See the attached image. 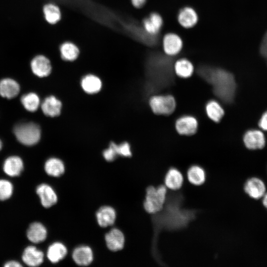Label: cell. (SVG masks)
<instances>
[{
    "instance_id": "21",
    "label": "cell",
    "mask_w": 267,
    "mask_h": 267,
    "mask_svg": "<svg viewBox=\"0 0 267 267\" xmlns=\"http://www.w3.org/2000/svg\"><path fill=\"white\" fill-rule=\"evenodd\" d=\"M62 103L55 96L46 97L41 104V109L44 114L48 117H56L61 113Z\"/></svg>"
},
{
    "instance_id": "28",
    "label": "cell",
    "mask_w": 267,
    "mask_h": 267,
    "mask_svg": "<svg viewBox=\"0 0 267 267\" xmlns=\"http://www.w3.org/2000/svg\"><path fill=\"white\" fill-rule=\"evenodd\" d=\"M206 178L205 170L198 165L191 166L187 171V178L188 181L194 185L199 186L204 183Z\"/></svg>"
},
{
    "instance_id": "37",
    "label": "cell",
    "mask_w": 267,
    "mask_h": 267,
    "mask_svg": "<svg viewBox=\"0 0 267 267\" xmlns=\"http://www.w3.org/2000/svg\"><path fill=\"white\" fill-rule=\"evenodd\" d=\"M5 267H22V265L18 262L14 260H11L7 262L4 265Z\"/></svg>"
},
{
    "instance_id": "22",
    "label": "cell",
    "mask_w": 267,
    "mask_h": 267,
    "mask_svg": "<svg viewBox=\"0 0 267 267\" xmlns=\"http://www.w3.org/2000/svg\"><path fill=\"white\" fill-rule=\"evenodd\" d=\"M182 173L177 169L172 168L167 172L164 178L165 186L172 190H177L180 188L183 182Z\"/></svg>"
},
{
    "instance_id": "8",
    "label": "cell",
    "mask_w": 267,
    "mask_h": 267,
    "mask_svg": "<svg viewBox=\"0 0 267 267\" xmlns=\"http://www.w3.org/2000/svg\"><path fill=\"white\" fill-rule=\"evenodd\" d=\"M104 240L107 248L113 252L122 250L125 244V235L117 228H113L107 232L104 236Z\"/></svg>"
},
{
    "instance_id": "32",
    "label": "cell",
    "mask_w": 267,
    "mask_h": 267,
    "mask_svg": "<svg viewBox=\"0 0 267 267\" xmlns=\"http://www.w3.org/2000/svg\"><path fill=\"white\" fill-rule=\"evenodd\" d=\"M13 185L11 181L5 179H0V201L9 199L12 195Z\"/></svg>"
},
{
    "instance_id": "29",
    "label": "cell",
    "mask_w": 267,
    "mask_h": 267,
    "mask_svg": "<svg viewBox=\"0 0 267 267\" xmlns=\"http://www.w3.org/2000/svg\"><path fill=\"white\" fill-rule=\"evenodd\" d=\"M60 52L62 58L66 61H74L79 54L78 47L71 42H66L60 46Z\"/></svg>"
},
{
    "instance_id": "15",
    "label": "cell",
    "mask_w": 267,
    "mask_h": 267,
    "mask_svg": "<svg viewBox=\"0 0 267 267\" xmlns=\"http://www.w3.org/2000/svg\"><path fill=\"white\" fill-rule=\"evenodd\" d=\"M2 170L4 173L10 177H18L24 170L23 161L18 156H9L4 160Z\"/></svg>"
},
{
    "instance_id": "16",
    "label": "cell",
    "mask_w": 267,
    "mask_h": 267,
    "mask_svg": "<svg viewBox=\"0 0 267 267\" xmlns=\"http://www.w3.org/2000/svg\"><path fill=\"white\" fill-rule=\"evenodd\" d=\"M116 216L115 210L110 206L101 207L95 214L97 222L101 227H107L113 225Z\"/></svg>"
},
{
    "instance_id": "11",
    "label": "cell",
    "mask_w": 267,
    "mask_h": 267,
    "mask_svg": "<svg viewBox=\"0 0 267 267\" xmlns=\"http://www.w3.org/2000/svg\"><path fill=\"white\" fill-rule=\"evenodd\" d=\"M73 261L79 266L86 267L90 265L94 257L91 248L87 245H81L75 248L72 252Z\"/></svg>"
},
{
    "instance_id": "5",
    "label": "cell",
    "mask_w": 267,
    "mask_h": 267,
    "mask_svg": "<svg viewBox=\"0 0 267 267\" xmlns=\"http://www.w3.org/2000/svg\"><path fill=\"white\" fill-rule=\"evenodd\" d=\"M149 103L152 112L158 115H169L176 107L175 97L171 94H156L151 96Z\"/></svg>"
},
{
    "instance_id": "1",
    "label": "cell",
    "mask_w": 267,
    "mask_h": 267,
    "mask_svg": "<svg viewBox=\"0 0 267 267\" xmlns=\"http://www.w3.org/2000/svg\"><path fill=\"white\" fill-rule=\"evenodd\" d=\"M198 74L212 86L215 94L226 103L232 102L236 85L234 77L228 71L209 65H201L197 69Z\"/></svg>"
},
{
    "instance_id": "2",
    "label": "cell",
    "mask_w": 267,
    "mask_h": 267,
    "mask_svg": "<svg viewBox=\"0 0 267 267\" xmlns=\"http://www.w3.org/2000/svg\"><path fill=\"white\" fill-rule=\"evenodd\" d=\"M174 64L171 56L160 52H154L149 56L148 69L159 87L165 86L173 80Z\"/></svg>"
},
{
    "instance_id": "14",
    "label": "cell",
    "mask_w": 267,
    "mask_h": 267,
    "mask_svg": "<svg viewBox=\"0 0 267 267\" xmlns=\"http://www.w3.org/2000/svg\"><path fill=\"white\" fill-rule=\"evenodd\" d=\"M26 236L31 242L34 244L40 243L46 239L47 230L42 223L35 222L29 225L26 231Z\"/></svg>"
},
{
    "instance_id": "36",
    "label": "cell",
    "mask_w": 267,
    "mask_h": 267,
    "mask_svg": "<svg viewBox=\"0 0 267 267\" xmlns=\"http://www.w3.org/2000/svg\"><path fill=\"white\" fill-rule=\"evenodd\" d=\"M259 126L262 130L267 131V110L262 115L259 122Z\"/></svg>"
},
{
    "instance_id": "33",
    "label": "cell",
    "mask_w": 267,
    "mask_h": 267,
    "mask_svg": "<svg viewBox=\"0 0 267 267\" xmlns=\"http://www.w3.org/2000/svg\"><path fill=\"white\" fill-rule=\"evenodd\" d=\"M110 143L114 147L117 155L126 157H129L132 156L131 146L128 142H124L119 144H117L114 142H111Z\"/></svg>"
},
{
    "instance_id": "24",
    "label": "cell",
    "mask_w": 267,
    "mask_h": 267,
    "mask_svg": "<svg viewBox=\"0 0 267 267\" xmlns=\"http://www.w3.org/2000/svg\"><path fill=\"white\" fill-rule=\"evenodd\" d=\"M44 170L47 175L57 178L63 175L65 171V167L61 160L57 158L51 157L45 161Z\"/></svg>"
},
{
    "instance_id": "38",
    "label": "cell",
    "mask_w": 267,
    "mask_h": 267,
    "mask_svg": "<svg viewBox=\"0 0 267 267\" xmlns=\"http://www.w3.org/2000/svg\"><path fill=\"white\" fill-rule=\"evenodd\" d=\"M131 1L134 7L140 8L145 4L146 0H131Z\"/></svg>"
},
{
    "instance_id": "27",
    "label": "cell",
    "mask_w": 267,
    "mask_h": 267,
    "mask_svg": "<svg viewBox=\"0 0 267 267\" xmlns=\"http://www.w3.org/2000/svg\"><path fill=\"white\" fill-rule=\"evenodd\" d=\"M174 73L181 78L190 77L194 72V66L191 61L186 58H180L174 64Z\"/></svg>"
},
{
    "instance_id": "20",
    "label": "cell",
    "mask_w": 267,
    "mask_h": 267,
    "mask_svg": "<svg viewBox=\"0 0 267 267\" xmlns=\"http://www.w3.org/2000/svg\"><path fill=\"white\" fill-rule=\"evenodd\" d=\"M68 253L66 246L60 242L51 244L46 251V257L53 264L57 263L63 260Z\"/></svg>"
},
{
    "instance_id": "26",
    "label": "cell",
    "mask_w": 267,
    "mask_h": 267,
    "mask_svg": "<svg viewBox=\"0 0 267 267\" xmlns=\"http://www.w3.org/2000/svg\"><path fill=\"white\" fill-rule=\"evenodd\" d=\"M81 85L84 90L89 94H94L100 91L102 87L100 79L97 76L89 74L84 76L81 80Z\"/></svg>"
},
{
    "instance_id": "23",
    "label": "cell",
    "mask_w": 267,
    "mask_h": 267,
    "mask_svg": "<svg viewBox=\"0 0 267 267\" xmlns=\"http://www.w3.org/2000/svg\"><path fill=\"white\" fill-rule=\"evenodd\" d=\"M20 86L13 79L4 78L0 81V95L7 99L15 97L19 93Z\"/></svg>"
},
{
    "instance_id": "3",
    "label": "cell",
    "mask_w": 267,
    "mask_h": 267,
    "mask_svg": "<svg viewBox=\"0 0 267 267\" xmlns=\"http://www.w3.org/2000/svg\"><path fill=\"white\" fill-rule=\"evenodd\" d=\"M167 188L165 185L157 187L150 186L147 188L143 202V207L146 212L155 214L162 210L166 202Z\"/></svg>"
},
{
    "instance_id": "7",
    "label": "cell",
    "mask_w": 267,
    "mask_h": 267,
    "mask_svg": "<svg viewBox=\"0 0 267 267\" xmlns=\"http://www.w3.org/2000/svg\"><path fill=\"white\" fill-rule=\"evenodd\" d=\"M36 192L43 207L48 208L55 205L58 196L54 189L49 184L43 183L36 188Z\"/></svg>"
},
{
    "instance_id": "12",
    "label": "cell",
    "mask_w": 267,
    "mask_h": 267,
    "mask_svg": "<svg viewBox=\"0 0 267 267\" xmlns=\"http://www.w3.org/2000/svg\"><path fill=\"white\" fill-rule=\"evenodd\" d=\"M243 142L245 146L252 150L263 148L266 143L264 134L258 130H250L243 136Z\"/></svg>"
},
{
    "instance_id": "17",
    "label": "cell",
    "mask_w": 267,
    "mask_h": 267,
    "mask_svg": "<svg viewBox=\"0 0 267 267\" xmlns=\"http://www.w3.org/2000/svg\"><path fill=\"white\" fill-rule=\"evenodd\" d=\"M244 189L250 197L255 199L263 197L266 192L264 182L258 178L248 179L245 183Z\"/></svg>"
},
{
    "instance_id": "10",
    "label": "cell",
    "mask_w": 267,
    "mask_h": 267,
    "mask_svg": "<svg viewBox=\"0 0 267 267\" xmlns=\"http://www.w3.org/2000/svg\"><path fill=\"white\" fill-rule=\"evenodd\" d=\"M163 46L165 53L172 57L180 51L182 47V41L177 34L168 33L163 38Z\"/></svg>"
},
{
    "instance_id": "40",
    "label": "cell",
    "mask_w": 267,
    "mask_h": 267,
    "mask_svg": "<svg viewBox=\"0 0 267 267\" xmlns=\"http://www.w3.org/2000/svg\"><path fill=\"white\" fill-rule=\"evenodd\" d=\"M2 142L1 140L0 139V151L2 148Z\"/></svg>"
},
{
    "instance_id": "9",
    "label": "cell",
    "mask_w": 267,
    "mask_h": 267,
    "mask_svg": "<svg viewBox=\"0 0 267 267\" xmlns=\"http://www.w3.org/2000/svg\"><path fill=\"white\" fill-rule=\"evenodd\" d=\"M23 262L31 267L40 266L44 261V253L36 246L30 245L26 247L21 256Z\"/></svg>"
},
{
    "instance_id": "39",
    "label": "cell",
    "mask_w": 267,
    "mask_h": 267,
    "mask_svg": "<svg viewBox=\"0 0 267 267\" xmlns=\"http://www.w3.org/2000/svg\"><path fill=\"white\" fill-rule=\"evenodd\" d=\"M263 204L264 206L267 209V193L265 194L263 196Z\"/></svg>"
},
{
    "instance_id": "19",
    "label": "cell",
    "mask_w": 267,
    "mask_h": 267,
    "mask_svg": "<svg viewBox=\"0 0 267 267\" xmlns=\"http://www.w3.org/2000/svg\"><path fill=\"white\" fill-rule=\"evenodd\" d=\"M198 20L197 13L191 7H184L178 11V22L181 26L185 28H190L194 27L197 24Z\"/></svg>"
},
{
    "instance_id": "35",
    "label": "cell",
    "mask_w": 267,
    "mask_h": 267,
    "mask_svg": "<svg viewBox=\"0 0 267 267\" xmlns=\"http://www.w3.org/2000/svg\"><path fill=\"white\" fill-rule=\"evenodd\" d=\"M260 50L261 55L267 60V32L262 40Z\"/></svg>"
},
{
    "instance_id": "25",
    "label": "cell",
    "mask_w": 267,
    "mask_h": 267,
    "mask_svg": "<svg viewBox=\"0 0 267 267\" xmlns=\"http://www.w3.org/2000/svg\"><path fill=\"white\" fill-rule=\"evenodd\" d=\"M208 117L215 123L220 122L224 115V111L220 102L215 99L208 101L205 105Z\"/></svg>"
},
{
    "instance_id": "6",
    "label": "cell",
    "mask_w": 267,
    "mask_h": 267,
    "mask_svg": "<svg viewBox=\"0 0 267 267\" xmlns=\"http://www.w3.org/2000/svg\"><path fill=\"white\" fill-rule=\"evenodd\" d=\"M198 127V122L197 119L189 115L179 117L175 122V129L180 135H193L196 133Z\"/></svg>"
},
{
    "instance_id": "30",
    "label": "cell",
    "mask_w": 267,
    "mask_h": 267,
    "mask_svg": "<svg viewBox=\"0 0 267 267\" xmlns=\"http://www.w3.org/2000/svg\"><path fill=\"white\" fill-rule=\"evenodd\" d=\"M21 102L25 109L31 112L37 111L40 105V98L34 92H29L22 95Z\"/></svg>"
},
{
    "instance_id": "13",
    "label": "cell",
    "mask_w": 267,
    "mask_h": 267,
    "mask_svg": "<svg viewBox=\"0 0 267 267\" xmlns=\"http://www.w3.org/2000/svg\"><path fill=\"white\" fill-rule=\"evenodd\" d=\"M31 67L33 73L40 78L48 76L52 69L49 60L43 55H37L33 58Z\"/></svg>"
},
{
    "instance_id": "4",
    "label": "cell",
    "mask_w": 267,
    "mask_h": 267,
    "mask_svg": "<svg viewBox=\"0 0 267 267\" xmlns=\"http://www.w3.org/2000/svg\"><path fill=\"white\" fill-rule=\"evenodd\" d=\"M13 133L17 139L26 146L36 144L41 136L40 126L33 122H23L16 125Z\"/></svg>"
},
{
    "instance_id": "31",
    "label": "cell",
    "mask_w": 267,
    "mask_h": 267,
    "mask_svg": "<svg viewBox=\"0 0 267 267\" xmlns=\"http://www.w3.org/2000/svg\"><path fill=\"white\" fill-rule=\"evenodd\" d=\"M44 18L50 24H54L59 21L61 12L58 6L52 3L45 4L43 7Z\"/></svg>"
},
{
    "instance_id": "34",
    "label": "cell",
    "mask_w": 267,
    "mask_h": 267,
    "mask_svg": "<svg viewBox=\"0 0 267 267\" xmlns=\"http://www.w3.org/2000/svg\"><path fill=\"white\" fill-rule=\"evenodd\" d=\"M117 156L114 147L111 143L109 144L108 148L104 150L103 152L104 158L108 162L113 161Z\"/></svg>"
},
{
    "instance_id": "18",
    "label": "cell",
    "mask_w": 267,
    "mask_h": 267,
    "mask_svg": "<svg viewBox=\"0 0 267 267\" xmlns=\"http://www.w3.org/2000/svg\"><path fill=\"white\" fill-rule=\"evenodd\" d=\"M163 24L162 16L155 12L151 13L142 22V26L144 30L152 35H159Z\"/></svg>"
}]
</instances>
